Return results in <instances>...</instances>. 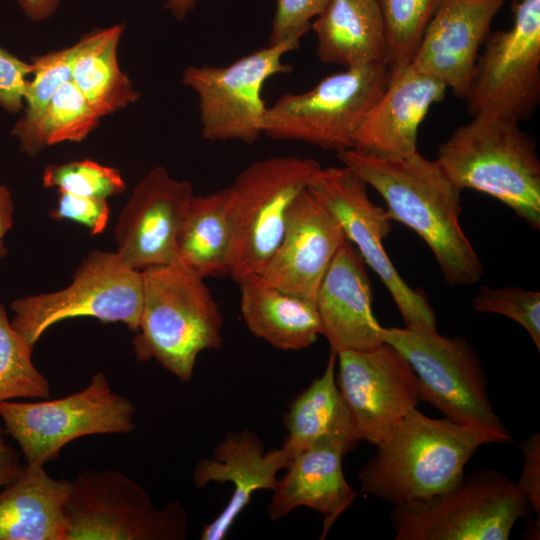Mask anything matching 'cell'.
Returning a JSON list of instances; mask_svg holds the SVG:
<instances>
[{
  "label": "cell",
  "instance_id": "6da1fadb",
  "mask_svg": "<svg viewBox=\"0 0 540 540\" xmlns=\"http://www.w3.org/2000/svg\"><path fill=\"white\" fill-rule=\"evenodd\" d=\"M336 156L382 196L392 221L408 226L425 241L448 284L470 285L480 280L482 262L459 223L461 191L435 160L418 151L402 158H383L347 149Z\"/></svg>",
  "mask_w": 540,
  "mask_h": 540
},
{
  "label": "cell",
  "instance_id": "7a4b0ae2",
  "mask_svg": "<svg viewBox=\"0 0 540 540\" xmlns=\"http://www.w3.org/2000/svg\"><path fill=\"white\" fill-rule=\"evenodd\" d=\"M501 443L495 435L411 410L376 445L358 472L361 490L394 506H414L449 490L475 451Z\"/></svg>",
  "mask_w": 540,
  "mask_h": 540
},
{
  "label": "cell",
  "instance_id": "3957f363",
  "mask_svg": "<svg viewBox=\"0 0 540 540\" xmlns=\"http://www.w3.org/2000/svg\"><path fill=\"white\" fill-rule=\"evenodd\" d=\"M142 272L143 304L132 339L136 359H154L189 382L198 355L222 345V312L204 278L183 265L176 262Z\"/></svg>",
  "mask_w": 540,
  "mask_h": 540
},
{
  "label": "cell",
  "instance_id": "277c9868",
  "mask_svg": "<svg viewBox=\"0 0 540 540\" xmlns=\"http://www.w3.org/2000/svg\"><path fill=\"white\" fill-rule=\"evenodd\" d=\"M435 161L459 191L488 194L540 229V160L519 122L473 116L439 146Z\"/></svg>",
  "mask_w": 540,
  "mask_h": 540
},
{
  "label": "cell",
  "instance_id": "5b68a950",
  "mask_svg": "<svg viewBox=\"0 0 540 540\" xmlns=\"http://www.w3.org/2000/svg\"><path fill=\"white\" fill-rule=\"evenodd\" d=\"M322 167L312 158L272 156L247 166L229 186L228 276L258 275L279 246L289 211Z\"/></svg>",
  "mask_w": 540,
  "mask_h": 540
},
{
  "label": "cell",
  "instance_id": "8992f818",
  "mask_svg": "<svg viewBox=\"0 0 540 540\" xmlns=\"http://www.w3.org/2000/svg\"><path fill=\"white\" fill-rule=\"evenodd\" d=\"M383 336L412 367L420 400L455 423L487 431L501 443L511 442L490 402L481 360L469 342L443 336L436 328L390 327L383 329Z\"/></svg>",
  "mask_w": 540,
  "mask_h": 540
},
{
  "label": "cell",
  "instance_id": "52a82bcc",
  "mask_svg": "<svg viewBox=\"0 0 540 540\" xmlns=\"http://www.w3.org/2000/svg\"><path fill=\"white\" fill-rule=\"evenodd\" d=\"M389 77L386 63L346 68L302 93H285L267 107L263 134L323 150L352 149Z\"/></svg>",
  "mask_w": 540,
  "mask_h": 540
},
{
  "label": "cell",
  "instance_id": "ba28073f",
  "mask_svg": "<svg viewBox=\"0 0 540 540\" xmlns=\"http://www.w3.org/2000/svg\"><path fill=\"white\" fill-rule=\"evenodd\" d=\"M528 507L516 482L488 469L424 503L394 506L391 523L396 540H507Z\"/></svg>",
  "mask_w": 540,
  "mask_h": 540
},
{
  "label": "cell",
  "instance_id": "9c48e42d",
  "mask_svg": "<svg viewBox=\"0 0 540 540\" xmlns=\"http://www.w3.org/2000/svg\"><path fill=\"white\" fill-rule=\"evenodd\" d=\"M135 406L113 392L102 372L82 390L63 398L35 402L4 401L0 418L20 446L28 465L44 466L65 445L95 434H129L136 428Z\"/></svg>",
  "mask_w": 540,
  "mask_h": 540
},
{
  "label": "cell",
  "instance_id": "30bf717a",
  "mask_svg": "<svg viewBox=\"0 0 540 540\" xmlns=\"http://www.w3.org/2000/svg\"><path fill=\"white\" fill-rule=\"evenodd\" d=\"M143 292L141 270L130 267L116 252L95 250L66 288L14 300L10 321L32 346L55 323L81 316L120 322L137 332Z\"/></svg>",
  "mask_w": 540,
  "mask_h": 540
},
{
  "label": "cell",
  "instance_id": "8fae6325",
  "mask_svg": "<svg viewBox=\"0 0 540 540\" xmlns=\"http://www.w3.org/2000/svg\"><path fill=\"white\" fill-rule=\"evenodd\" d=\"M66 540H183L187 512L156 508L146 489L117 470H84L71 481Z\"/></svg>",
  "mask_w": 540,
  "mask_h": 540
},
{
  "label": "cell",
  "instance_id": "7c38bea8",
  "mask_svg": "<svg viewBox=\"0 0 540 540\" xmlns=\"http://www.w3.org/2000/svg\"><path fill=\"white\" fill-rule=\"evenodd\" d=\"M300 42L286 41L253 51L227 66H189L182 83L197 95L201 134L209 141L252 144L263 134L265 83L292 71L282 61Z\"/></svg>",
  "mask_w": 540,
  "mask_h": 540
},
{
  "label": "cell",
  "instance_id": "4fadbf2b",
  "mask_svg": "<svg viewBox=\"0 0 540 540\" xmlns=\"http://www.w3.org/2000/svg\"><path fill=\"white\" fill-rule=\"evenodd\" d=\"M513 23L478 56L465 100L473 116L528 120L540 101V0L513 2Z\"/></svg>",
  "mask_w": 540,
  "mask_h": 540
},
{
  "label": "cell",
  "instance_id": "5bb4252c",
  "mask_svg": "<svg viewBox=\"0 0 540 540\" xmlns=\"http://www.w3.org/2000/svg\"><path fill=\"white\" fill-rule=\"evenodd\" d=\"M308 190L331 212L346 239L391 294L406 327L436 328V316L423 292L399 275L384 249L391 231L386 210L369 198L367 184L346 166L321 168Z\"/></svg>",
  "mask_w": 540,
  "mask_h": 540
},
{
  "label": "cell",
  "instance_id": "9a60e30c",
  "mask_svg": "<svg viewBox=\"0 0 540 540\" xmlns=\"http://www.w3.org/2000/svg\"><path fill=\"white\" fill-rule=\"evenodd\" d=\"M336 383L359 441L378 445L420 401L415 373L391 345L337 352Z\"/></svg>",
  "mask_w": 540,
  "mask_h": 540
},
{
  "label": "cell",
  "instance_id": "2e32d148",
  "mask_svg": "<svg viewBox=\"0 0 540 540\" xmlns=\"http://www.w3.org/2000/svg\"><path fill=\"white\" fill-rule=\"evenodd\" d=\"M194 195L188 180L173 178L153 167L135 186L114 229L116 253L130 267L177 262V237L185 210Z\"/></svg>",
  "mask_w": 540,
  "mask_h": 540
},
{
  "label": "cell",
  "instance_id": "e0dca14e",
  "mask_svg": "<svg viewBox=\"0 0 540 540\" xmlns=\"http://www.w3.org/2000/svg\"><path fill=\"white\" fill-rule=\"evenodd\" d=\"M345 239L335 217L307 189L293 203L282 240L258 275L315 303L322 278Z\"/></svg>",
  "mask_w": 540,
  "mask_h": 540
},
{
  "label": "cell",
  "instance_id": "ac0fdd59",
  "mask_svg": "<svg viewBox=\"0 0 540 540\" xmlns=\"http://www.w3.org/2000/svg\"><path fill=\"white\" fill-rule=\"evenodd\" d=\"M504 0H442L411 65L464 99L492 20Z\"/></svg>",
  "mask_w": 540,
  "mask_h": 540
},
{
  "label": "cell",
  "instance_id": "d6986e66",
  "mask_svg": "<svg viewBox=\"0 0 540 540\" xmlns=\"http://www.w3.org/2000/svg\"><path fill=\"white\" fill-rule=\"evenodd\" d=\"M446 89L440 80L411 64L389 70L385 88L368 112L352 149L383 158L414 154L419 127Z\"/></svg>",
  "mask_w": 540,
  "mask_h": 540
},
{
  "label": "cell",
  "instance_id": "ffe728a7",
  "mask_svg": "<svg viewBox=\"0 0 540 540\" xmlns=\"http://www.w3.org/2000/svg\"><path fill=\"white\" fill-rule=\"evenodd\" d=\"M290 461L283 447L265 452L262 441L247 428L228 432L215 446L212 457L200 459L193 470L196 489L210 482H231L234 488L226 507L204 526L200 538L223 540L250 503L252 494L261 489L274 491L278 471L285 469Z\"/></svg>",
  "mask_w": 540,
  "mask_h": 540
},
{
  "label": "cell",
  "instance_id": "44dd1931",
  "mask_svg": "<svg viewBox=\"0 0 540 540\" xmlns=\"http://www.w3.org/2000/svg\"><path fill=\"white\" fill-rule=\"evenodd\" d=\"M322 335L330 348L368 351L384 343L383 329L372 311L365 263L347 240L333 257L315 297Z\"/></svg>",
  "mask_w": 540,
  "mask_h": 540
},
{
  "label": "cell",
  "instance_id": "7402d4cb",
  "mask_svg": "<svg viewBox=\"0 0 540 540\" xmlns=\"http://www.w3.org/2000/svg\"><path fill=\"white\" fill-rule=\"evenodd\" d=\"M354 446L345 438L328 436L296 454L273 491L269 517L275 521L297 507L311 508L323 516V539L356 498L342 469L343 457Z\"/></svg>",
  "mask_w": 540,
  "mask_h": 540
},
{
  "label": "cell",
  "instance_id": "603a6c76",
  "mask_svg": "<svg viewBox=\"0 0 540 540\" xmlns=\"http://www.w3.org/2000/svg\"><path fill=\"white\" fill-rule=\"evenodd\" d=\"M71 480L51 477L44 466H24L0 490V540H66Z\"/></svg>",
  "mask_w": 540,
  "mask_h": 540
},
{
  "label": "cell",
  "instance_id": "cb8c5ba5",
  "mask_svg": "<svg viewBox=\"0 0 540 540\" xmlns=\"http://www.w3.org/2000/svg\"><path fill=\"white\" fill-rule=\"evenodd\" d=\"M323 63L346 68L387 64V42L379 0H328L311 23Z\"/></svg>",
  "mask_w": 540,
  "mask_h": 540
},
{
  "label": "cell",
  "instance_id": "d4e9b609",
  "mask_svg": "<svg viewBox=\"0 0 540 540\" xmlns=\"http://www.w3.org/2000/svg\"><path fill=\"white\" fill-rule=\"evenodd\" d=\"M240 309L249 331L281 350L311 346L322 326L315 303L268 284L260 275L242 279Z\"/></svg>",
  "mask_w": 540,
  "mask_h": 540
},
{
  "label": "cell",
  "instance_id": "484cf974",
  "mask_svg": "<svg viewBox=\"0 0 540 540\" xmlns=\"http://www.w3.org/2000/svg\"><path fill=\"white\" fill-rule=\"evenodd\" d=\"M230 246L229 187L193 195L177 237V263L203 278L228 276Z\"/></svg>",
  "mask_w": 540,
  "mask_h": 540
},
{
  "label": "cell",
  "instance_id": "4316f807",
  "mask_svg": "<svg viewBox=\"0 0 540 540\" xmlns=\"http://www.w3.org/2000/svg\"><path fill=\"white\" fill-rule=\"evenodd\" d=\"M337 352L330 350L323 374L314 379L290 404L284 418L288 435L283 448L293 457L328 436L358 440L351 414L336 383Z\"/></svg>",
  "mask_w": 540,
  "mask_h": 540
},
{
  "label": "cell",
  "instance_id": "83f0119b",
  "mask_svg": "<svg viewBox=\"0 0 540 540\" xmlns=\"http://www.w3.org/2000/svg\"><path fill=\"white\" fill-rule=\"evenodd\" d=\"M123 30V25H115L83 35L73 61L72 81L100 117L127 107L140 96L118 63Z\"/></svg>",
  "mask_w": 540,
  "mask_h": 540
},
{
  "label": "cell",
  "instance_id": "f1b7e54d",
  "mask_svg": "<svg viewBox=\"0 0 540 540\" xmlns=\"http://www.w3.org/2000/svg\"><path fill=\"white\" fill-rule=\"evenodd\" d=\"M100 116L72 80L64 83L36 122L16 136L29 156L62 142H80L99 124Z\"/></svg>",
  "mask_w": 540,
  "mask_h": 540
},
{
  "label": "cell",
  "instance_id": "f546056e",
  "mask_svg": "<svg viewBox=\"0 0 540 540\" xmlns=\"http://www.w3.org/2000/svg\"><path fill=\"white\" fill-rule=\"evenodd\" d=\"M33 347L14 329L0 304V403L49 398V381L32 362Z\"/></svg>",
  "mask_w": 540,
  "mask_h": 540
},
{
  "label": "cell",
  "instance_id": "4dcf8cb0",
  "mask_svg": "<svg viewBox=\"0 0 540 540\" xmlns=\"http://www.w3.org/2000/svg\"><path fill=\"white\" fill-rule=\"evenodd\" d=\"M442 0H379L389 70L411 63L425 29Z\"/></svg>",
  "mask_w": 540,
  "mask_h": 540
},
{
  "label": "cell",
  "instance_id": "1f68e13d",
  "mask_svg": "<svg viewBox=\"0 0 540 540\" xmlns=\"http://www.w3.org/2000/svg\"><path fill=\"white\" fill-rule=\"evenodd\" d=\"M80 42L37 56L32 63V78L28 80L24 96V115L16 122L11 134L18 136L38 119L57 90L72 80V66Z\"/></svg>",
  "mask_w": 540,
  "mask_h": 540
},
{
  "label": "cell",
  "instance_id": "d6a6232c",
  "mask_svg": "<svg viewBox=\"0 0 540 540\" xmlns=\"http://www.w3.org/2000/svg\"><path fill=\"white\" fill-rule=\"evenodd\" d=\"M43 185L83 197L103 198L125 191L126 184L119 170L85 159L48 165Z\"/></svg>",
  "mask_w": 540,
  "mask_h": 540
},
{
  "label": "cell",
  "instance_id": "836d02e7",
  "mask_svg": "<svg viewBox=\"0 0 540 540\" xmlns=\"http://www.w3.org/2000/svg\"><path fill=\"white\" fill-rule=\"evenodd\" d=\"M478 312L506 316L521 325L540 350V292L519 287L491 288L483 285L472 299Z\"/></svg>",
  "mask_w": 540,
  "mask_h": 540
},
{
  "label": "cell",
  "instance_id": "e575fe53",
  "mask_svg": "<svg viewBox=\"0 0 540 540\" xmlns=\"http://www.w3.org/2000/svg\"><path fill=\"white\" fill-rule=\"evenodd\" d=\"M328 0H276V10L268 45L300 42Z\"/></svg>",
  "mask_w": 540,
  "mask_h": 540
},
{
  "label": "cell",
  "instance_id": "d590c367",
  "mask_svg": "<svg viewBox=\"0 0 540 540\" xmlns=\"http://www.w3.org/2000/svg\"><path fill=\"white\" fill-rule=\"evenodd\" d=\"M54 220H70L86 226L92 235L102 233L110 219L107 199L83 197L58 191L57 205L50 211Z\"/></svg>",
  "mask_w": 540,
  "mask_h": 540
},
{
  "label": "cell",
  "instance_id": "8d00e7d4",
  "mask_svg": "<svg viewBox=\"0 0 540 540\" xmlns=\"http://www.w3.org/2000/svg\"><path fill=\"white\" fill-rule=\"evenodd\" d=\"M32 73V63L25 62L0 45V107L10 113L24 108V96Z\"/></svg>",
  "mask_w": 540,
  "mask_h": 540
},
{
  "label": "cell",
  "instance_id": "74e56055",
  "mask_svg": "<svg viewBox=\"0 0 540 540\" xmlns=\"http://www.w3.org/2000/svg\"><path fill=\"white\" fill-rule=\"evenodd\" d=\"M524 463L516 482L530 507L540 515V434L534 433L522 444Z\"/></svg>",
  "mask_w": 540,
  "mask_h": 540
},
{
  "label": "cell",
  "instance_id": "f35d334b",
  "mask_svg": "<svg viewBox=\"0 0 540 540\" xmlns=\"http://www.w3.org/2000/svg\"><path fill=\"white\" fill-rule=\"evenodd\" d=\"M0 425V489L15 480L23 471L20 453L6 441Z\"/></svg>",
  "mask_w": 540,
  "mask_h": 540
},
{
  "label": "cell",
  "instance_id": "ab89813d",
  "mask_svg": "<svg viewBox=\"0 0 540 540\" xmlns=\"http://www.w3.org/2000/svg\"><path fill=\"white\" fill-rule=\"evenodd\" d=\"M14 205L9 189L0 183V259L7 253L4 238L13 225Z\"/></svg>",
  "mask_w": 540,
  "mask_h": 540
},
{
  "label": "cell",
  "instance_id": "60d3db41",
  "mask_svg": "<svg viewBox=\"0 0 540 540\" xmlns=\"http://www.w3.org/2000/svg\"><path fill=\"white\" fill-rule=\"evenodd\" d=\"M59 0H18V4L31 21H43L54 14Z\"/></svg>",
  "mask_w": 540,
  "mask_h": 540
},
{
  "label": "cell",
  "instance_id": "b9f144b4",
  "mask_svg": "<svg viewBox=\"0 0 540 540\" xmlns=\"http://www.w3.org/2000/svg\"><path fill=\"white\" fill-rule=\"evenodd\" d=\"M196 0H167L164 8L177 20H183L195 6Z\"/></svg>",
  "mask_w": 540,
  "mask_h": 540
},
{
  "label": "cell",
  "instance_id": "7bdbcfd3",
  "mask_svg": "<svg viewBox=\"0 0 540 540\" xmlns=\"http://www.w3.org/2000/svg\"><path fill=\"white\" fill-rule=\"evenodd\" d=\"M504 1H507V0H504ZM508 1H512V3H513V2H517L519 0H508Z\"/></svg>",
  "mask_w": 540,
  "mask_h": 540
}]
</instances>
